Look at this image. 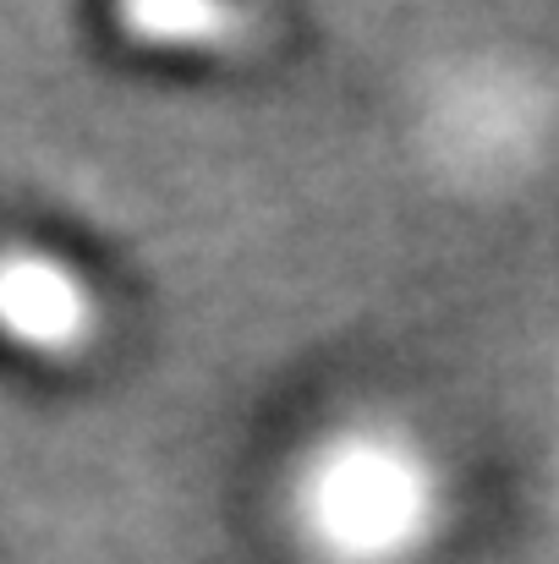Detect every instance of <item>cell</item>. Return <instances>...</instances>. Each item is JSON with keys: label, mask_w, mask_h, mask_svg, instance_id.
<instances>
[{"label": "cell", "mask_w": 559, "mask_h": 564, "mask_svg": "<svg viewBox=\"0 0 559 564\" xmlns=\"http://www.w3.org/2000/svg\"><path fill=\"white\" fill-rule=\"evenodd\" d=\"M0 335L61 357L88 335V296L83 285L44 252H6L0 258Z\"/></svg>", "instance_id": "2"}, {"label": "cell", "mask_w": 559, "mask_h": 564, "mask_svg": "<svg viewBox=\"0 0 559 564\" xmlns=\"http://www.w3.org/2000/svg\"><path fill=\"white\" fill-rule=\"evenodd\" d=\"M308 543L335 564H395L417 554L433 521L422 460L378 433H357L313 455L297 488Z\"/></svg>", "instance_id": "1"}]
</instances>
